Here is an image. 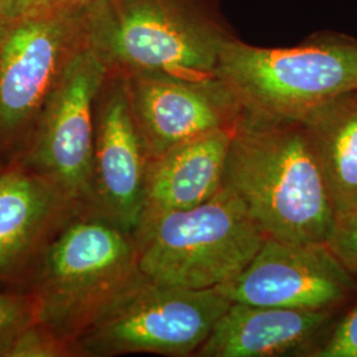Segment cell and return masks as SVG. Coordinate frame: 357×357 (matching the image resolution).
Instances as JSON below:
<instances>
[{
  "label": "cell",
  "mask_w": 357,
  "mask_h": 357,
  "mask_svg": "<svg viewBox=\"0 0 357 357\" xmlns=\"http://www.w3.org/2000/svg\"><path fill=\"white\" fill-rule=\"evenodd\" d=\"M91 0H28L23 13H45V11H59L68 8H81L89 4Z\"/></svg>",
  "instance_id": "19"
},
{
  "label": "cell",
  "mask_w": 357,
  "mask_h": 357,
  "mask_svg": "<svg viewBox=\"0 0 357 357\" xmlns=\"http://www.w3.org/2000/svg\"><path fill=\"white\" fill-rule=\"evenodd\" d=\"M48 208V195L31 178L8 174L0 178V265L28 243Z\"/></svg>",
  "instance_id": "15"
},
{
  "label": "cell",
  "mask_w": 357,
  "mask_h": 357,
  "mask_svg": "<svg viewBox=\"0 0 357 357\" xmlns=\"http://www.w3.org/2000/svg\"><path fill=\"white\" fill-rule=\"evenodd\" d=\"M107 77V65L84 40L45 101L36 156L68 191L81 193L89 188L96 142L94 105Z\"/></svg>",
  "instance_id": "9"
},
{
  "label": "cell",
  "mask_w": 357,
  "mask_h": 357,
  "mask_svg": "<svg viewBox=\"0 0 357 357\" xmlns=\"http://www.w3.org/2000/svg\"><path fill=\"white\" fill-rule=\"evenodd\" d=\"M28 0H0V19H8L23 13Z\"/></svg>",
  "instance_id": "20"
},
{
  "label": "cell",
  "mask_w": 357,
  "mask_h": 357,
  "mask_svg": "<svg viewBox=\"0 0 357 357\" xmlns=\"http://www.w3.org/2000/svg\"><path fill=\"white\" fill-rule=\"evenodd\" d=\"M217 289L231 303L332 310L356 290L357 282L327 243L266 237L243 273Z\"/></svg>",
  "instance_id": "7"
},
{
  "label": "cell",
  "mask_w": 357,
  "mask_h": 357,
  "mask_svg": "<svg viewBox=\"0 0 357 357\" xmlns=\"http://www.w3.org/2000/svg\"><path fill=\"white\" fill-rule=\"evenodd\" d=\"M96 125L93 176L109 221L137 234L144 216L150 156L125 78L109 75Z\"/></svg>",
  "instance_id": "10"
},
{
  "label": "cell",
  "mask_w": 357,
  "mask_h": 357,
  "mask_svg": "<svg viewBox=\"0 0 357 357\" xmlns=\"http://www.w3.org/2000/svg\"><path fill=\"white\" fill-rule=\"evenodd\" d=\"M319 158L336 220L357 211V91L302 116Z\"/></svg>",
  "instance_id": "14"
},
{
  "label": "cell",
  "mask_w": 357,
  "mask_h": 357,
  "mask_svg": "<svg viewBox=\"0 0 357 357\" xmlns=\"http://www.w3.org/2000/svg\"><path fill=\"white\" fill-rule=\"evenodd\" d=\"M150 159L218 130H233L243 106L218 76L159 73L123 77Z\"/></svg>",
  "instance_id": "8"
},
{
  "label": "cell",
  "mask_w": 357,
  "mask_h": 357,
  "mask_svg": "<svg viewBox=\"0 0 357 357\" xmlns=\"http://www.w3.org/2000/svg\"><path fill=\"white\" fill-rule=\"evenodd\" d=\"M230 305L220 289L168 286L138 271L94 311L82 345L96 356L132 352L195 356Z\"/></svg>",
  "instance_id": "5"
},
{
  "label": "cell",
  "mask_w": 357,
  "mask_h": 357,
  "mask_svg": "<svg viewBox=\"0 0 357 357\" xmlns=\"http://www.w3.org/2000/svg\"><path fill=\"white\" fill-rule=\"evenodd\" d=\"M327 245L357 282V211L336 220Z\"/></svg>",
  "instance_id": "17"
},
{
  "label": "cell",
  "mask_w": 357,
  "mask_h": 357,
  "mask_svg": "<svg viewBox=\"0 0 357 357\" xmlns=\"http://www.w3.org/2000/svg\"><path fill=\"white\" fill-rule=\"evenodd\" d=\"M331 319L330 310L233 302L195 356L271 357L302 352L310 356Z\"/></svg>",
  "instance_id": "11"
},
{
  "label": "cell",
  "mask_w": 357,
  "mask_h": 357,
  "mask_svg": "<svg viewBox=\"0 0 357 357\" xmlns=\"http://www.w3.org/2000/svg\"><path fill=\"white\" fill-rule=\"evenodd\" d=\"M137 236L141 274L192 290L217 289L237 278L266 240L225 185L203 204L146 221Z\"/></svg>",
  "instance_id": "3"
},
{
  "label": "cell",
  "mask_w": 357,
  "mask_h": 357,
  "mask_svg": "<svg viewBox=\"0 0 357 357\" xmlns=\"http://www.w3.org/2000/svg\"><path fill=\"white\" fill-rule=\"evenodd\" d=\"M217 76L245 109L302 118L320 105L357 91V38L319 32L287 48H264L230 40Z\"/></svg>",
  "instance_id": "4"
},
{
  "label": "cell",
  "mask_w": 357,
  "mask_h": 357,
  "mask_svg": "<svg viewBox=\"0 0 357 357\" xmlns=\"http://www.w3.org/2000/svg\"><path fill=\"white\" fill-rule=\"evenodd\" d=\"M231 132L218 130L206 134L150 162L142 224L203 204L221 190Z\"/></svg>",
  "instance_id": "13"
},
{
  "label": "cell",
  "mask_w": 357,
  "mask_h": 357,
  "mask_svg": "<svg viewBox=\"0 0 357 357\" xmlns=\"http://www.w3.org/2000/svg\"><path fill=\"white\" fill-rule=\"evenodd\" d=\"M311 357H357V306L340 320Z\"/></svg>",
  "instance_id": "16"
},
{
  "label": "cell",
  "mask_w": 357,
  "mask_h": 357,
  "mask_svg": "<svg viewBox=\"0 0 357 357\" xmlns=\"http://www.w3.org/2000/svg\"><path fill=\"white\" fill-rule=\"evenodd\" d=\"M268 238L327 243L336 213L302 118L243 107L231 132L224 183Z\"/></svg>",
  "instance_id": "1"
},
{
  "label": "cell",
  "mask_w": 357,
  "mask_h": 357,
  "mask_svg": "<svg viewBox=\"0 0 357 357\" xmlns=\"http://www.w3.org/2000/svg\"><path fill=\"white\" fill-rule=\"evenodd\" d=\"M48 271L61 290L89 295L100 308L139 271L138 249L110 221L79 222L53 243Z\"/></svg>",
  "instance_id": "12"
},
{
  "label": "cell",
  "mask_w": 357,
  "mask_h": 357,
  "mask_svg": "<svg viewBox=\"0 0 357 357\" xmlns=\"http://www.w3.org/2000/svg\"><path fill=\"white\" fill-rule=\"evenodd\" d=\"M26 308L19 299L0 295V344L13 342L16 332L26 323Z\"/></svg>",
  "instance_id": "18"
},
{
  "label": "cell",
  "mask_w": 357,
  "mask_h": 357,
  "mask_svg": "<svg viewBox=\"0 0 357 357\" xmlns=\"http://www.w3.org/2000/svg\"><path fill=\"white\" fill-rule=\"evenodd\" d=\"M81 8L0 19V123L13 128L45 102L84 43Z\"/></svg>",
  "instance_id": "6"
},
{
  "label": "cell",
  "mask_w": 357,
  "mask_h": 357,
  "mask_svg": "<svg viewBox=\"0 0 357 357\" xmlns=\"http://www.w3.org/2000/svg\"><path fill=\"white\" fill-rule=\"evenodd\" d=\"M84 40L112 76H217L222 48L237 38L218 0H91Z\"/></svg>",
  "instance_id": "2"
}]
</instances>
